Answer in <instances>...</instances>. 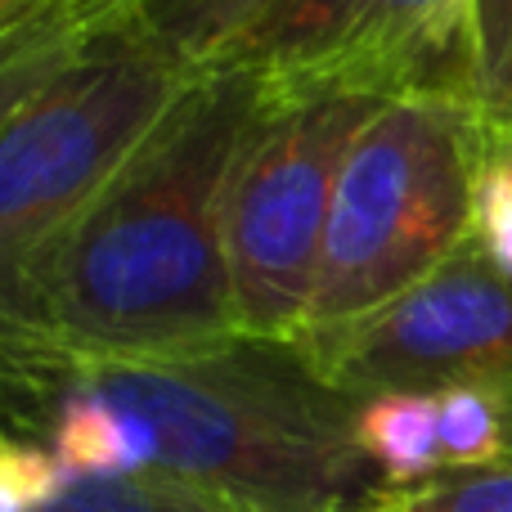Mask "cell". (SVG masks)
Wrapping results in <instances>:
<instances>
[{
	"instance_id": "obj_1",
	"label": "cell",
	"mask_w": 512,
	"mask_h": 512,
	"mask_svg": "<svg viewBox=\"0 0 512 512\" xmlns=\"http://www.w3.org/2000/svg\"><path fill=\"white\" fill-rule=\"evenodd\" d=\"M256 77L194 72L27 288V360H176L243 337L225 189Z\"/></svg>"
},
{
	"instance_id": "obj_2",
	"label": "cell",
	"mask_w": 512,
	"mask_h": 512,
	"mask_svg": "<svg viewBox=\"0 0 512 512\" xmlns=\"http://www.w3.org/2000/svg\"><path fill=\"white\" fill-rule=\"evenodd\" d=\"M54 387L126 418L140 472H167L248 512H364L382 477L355 441L360 396L324 382L297 342L234 337L176 360H27L0 414Z\"/></svg>"
},
{
	"instance_id": "obj_3",
	"label": "cell",
	"mask_w": 512,
	"mask_h": 512,
	"mask_svg": "<svg viewBox=\"0 0 512 512\" xmlns=\"http://www.w3.org/2000/svg\"><path fill=\"white\" fill-rule=\"evenodd\" d=\"M189 81L126 18L0 131V369L27 351L32 274Z\"/></svg>"
},
{
	"instance_id": "obj_4",
	"label": "cell",
	"mask_w": 512,
	"mask_h": 512,
	"mask_svg": "<svg viewBox=\"0 0 512 512\" xmlns=\"http://www.w3.org/2000/svg\"><path fill=\"white\" fill-rule=\"evenodd\" d=\"M486 144L472 104L396 99L351 140L337 171L310 328L382 310L472 239Z\"/></svg>"
},
{
	"instance_id": "obj_5",
	"label": "cell",
	"mask_w": 512,
	"mask_h": 512,
	"mask_svg": "<svg viewBox=\"0 0 512 512\" xmlns=\"http://www.w3.org/2000/svg\"><path fill=\"white\" fill-rule=\"evenodd\" d=\"M378 99L265 95L225 189V252L243 337L297 342L310 324L342 158Z\"/></svg>"
},
{
	"instance_id": "obj_6",
	"label": "cell",
	"mask_w": 512,
	"mask_h": 512,
	"mask_svg": "<svg viewBox=\"0 0 512 512\" xmlns=\"http://www.w3.org/2000/svg\"><path fill=\"white\" fill-rule=\"evenodd\" d=\"M207 68L265 95L459 99L477 86V0H274Z\"/></svg>"
},
{
	"instance_id": "obj_7",
	"label": "cell",
	"mask_w": 512,
	"mask_h": 512,
	"mask_svg": "<svg viewBox=\"0 0 512 512\" xmlns=\"http://www.w3.org/2000/svg\"><path fill=\"white\" fill-rule=\"evenodd\" d=\"M297 351L324 382L360 400L382 391L477 387L499 405L512 445V279L472 239L373 315L301 333Z\"/></svg>"
},
{
	"instance_id": "obj_8",
	"label": "cell",
	"mask_w": 512,
	"mask_h": 512,
	"mask_svg": "<svg viewBox=\"0 0 512 512\" xmlns=\"http://www.w3.org/2000/svg\"><path fill=\"white\" fill-rule=\"evenodd\" d=\"M131 14L135 0H36L0 18V131Z\"/></svg>"
},
{
	"instance_id": "obj_9",
	"label": "cell",
	"mask_w": 512,
	"mask_h": 512,
	"mask_svg": "<svg viewBox=\"0 0 512 512\" xmlns=\"http://www.w3.org/2000/svg\"><path fill=\"white\" fill-rule=\"evenodd\" d=\"M355 441L382 486H414L441 472V418L432 391H382L360 400Z\"/></svg>"
},
{
	"instance_id": "obj_10",
	"label": "cell",
	"mask_w": 512,
	"mask_h": 512,
	"mask_svg": "<svg viewBox=\"0 0 512 512\" xmlns=\"http://www.w3.org/2000/svg\"><path fill=\"white\" fill-rule=\"evenodd\" d=\"M274 0H135V32L171 63L203 72L225 54Z\"/></svg>"
},
{
	"instance_id": "obj_11",
	"label": "cell",
	"mask_w": 512,
	"mask_h": 512,
	"mask_svg": "<svg viewBox=\"0 0 512 512\" xmlns=\"http://www.w3.org/2000/svg\"><path fill=\"white\" fill-rule=\"evenodd\" d=\"M36 512H248L203 486L176 481L167 472H126V477L68 481Z\"/></svg>"
},
{
	"instance_id": "obj_12",
	"label": "cell",
	"mask_w": 512,
	"mask_h": 512,
	"mask_svg": "<svg viewBox=\"0 0 512 512\" xmlns=\"http://www.w3.org/2000/svg\"><path fill=\"white\" fill-rule=\"evenodd\" d=\"M472 113L490 158H512V0H477Z\"/></svg>"
},
{
	"instance_id": "obj_13",
	"label": "cell",
	"mask_w": 512,
	"mask_h": 512,
	"mask_svg": "<svg viewBox=\"0 0 512 512\" xmlns=\"http://www.w3.org/2000/svg\"><path fill=\"white\" fill-rule=\"evenodd\" d=\"M436 396L445 468H508L512 445L499 405L477 387H445Z\"/></svg>"
},
{
	"instance_id": "obj_14",
	"label": "cell",
	"mask_w": 512,
	"mask_h": 512,
	"mask_svg": "<svg viewBox=\"0 0 512 512\" xmlns=\"http://www.w3.org/2000/svg\"><path fill=\"white\" fill-rule=\"evenodd\" d=\"M364 512H512V468H441L414 486H382Z\"/></svg>"
},
{
	"instance_id": "obj_15",
	"label": "cell",
	"mask_w": 512,
	"mask_h": 512,
	"mask_svg": "<svg viewBox=\"0 0 512 512\" xmlns=\"http://www.w3.org/2000/svg\"><path fill=\"white\" fill-rule=\"evenodd\" d=\"M68 486L59 459L36 436H14L0 450V512H36Z\"/></svg>"
},
{
	"instance_id": "obj_16",
	"label": "cell",
	"mask_w": 512,
	"mask_h": 512,
	"mask_svg": "<svg viewBox=\"0 0 512 512\" xmlns=\"http://www.w3.org/2000/svg\"><path fill=\"white\" fill-rule=\"evenodd\" d=\"M472 243L504 279H512V158H490L481 167L472 198Z\"/></svg>"
},
{
	"instance_id": "obj_17",
	"label": "cell",
	"mask_w": 512,
	"mask_h": 512,
	"mask_svg": "<svg viewBox=\"0 0 512 512\" xmlns=\"http://www.w3.org/2000/svg\"><path fill=\"white\" fill-rule=\"evenodd\" d=\"M14 436H23V432H18V427H14V423H9V418H5V414H0V450H5V445H9V441H14Z\"/></svg>"
},
{
	"instance_id": "obj_18",
	"label": "cell",
	"mask_w": 512,
	"mask_h": 512,
	"mask_svg": "<svg viewBox=\"0 0 512 512\" xmlns=\"http://www.w3.org/2000/svg\"><path fill=\"white\" fill-rule=\"evenodd\" d=\"M27 5H36V0H0V18L18 14V9H27Z\"/></svg>"
}]
</instances>
